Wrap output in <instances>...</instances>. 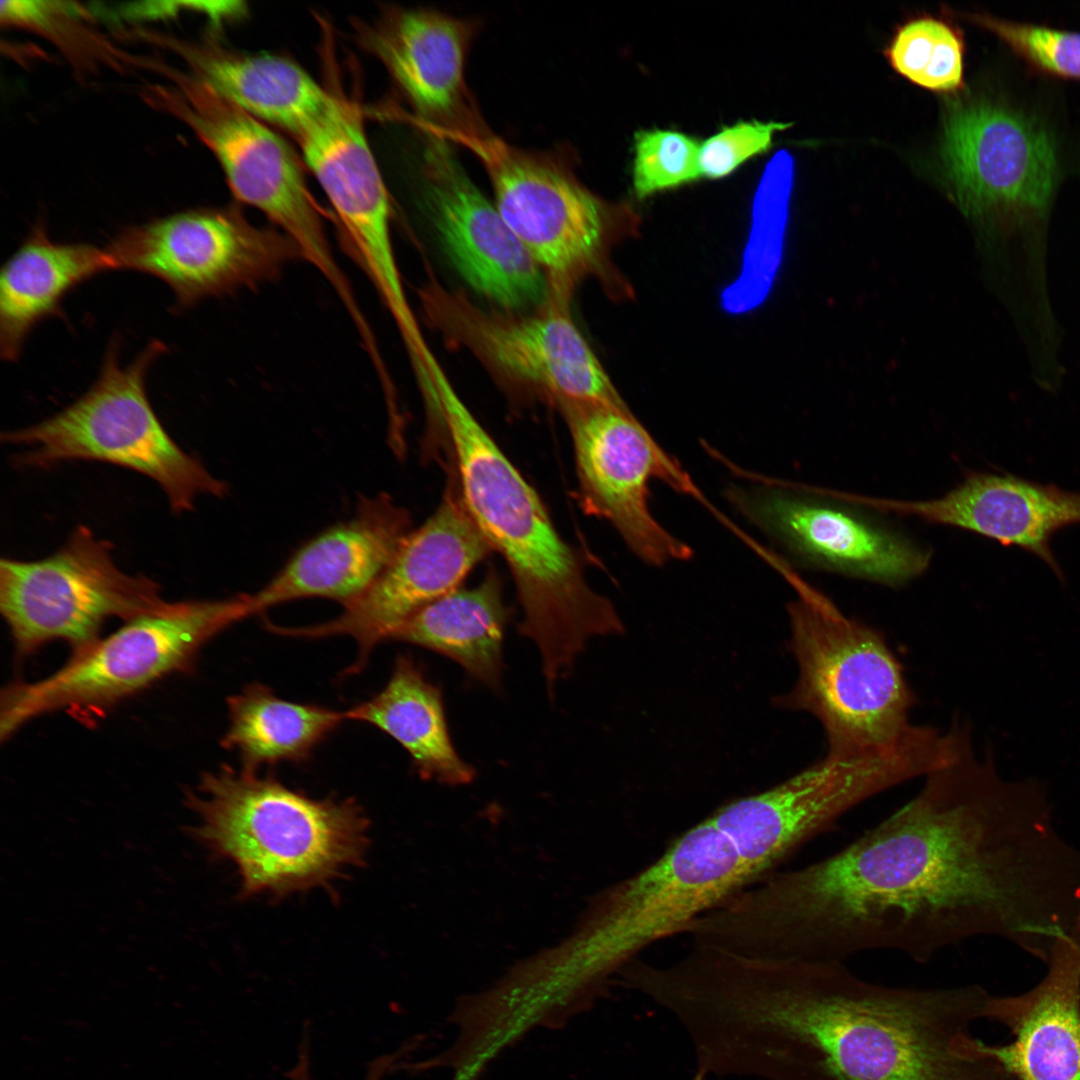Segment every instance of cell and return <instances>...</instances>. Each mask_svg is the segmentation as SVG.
<instances>
[{"instance_id":"cb8c5ba5","label":"cell","mask_w":1080,"mask_h":1080,"mask_svg":"<svg viewBox=\"0 0 1080 1080\" xmlns=\"http://www.w3.org/2000/svg\"><path fill=\"white\" fill-rule=\"evenodd\" d=\"M114 270L105 247L52 241L36 224L0 275V356L16 361L42 320L61 311L65 296L93 276Z\"/></svg>"},{"instance_id":"d6986e66","label":"cell","mask_w":1080,"mask_h":1080,"mask_svg":"<svg viewBox=\"0 0 1080 1080\" xmlns=\"http://www.w3.org/2000/svg\"><path fill=\"white\" fill-rule=\"evenodd\" d=\"M860 506L919 517L1017 546L1040 558L1064 582L1050 548L1058 530L1080 523V492L1004 473L972 472L945 495L907 501L860 495Z\"/></svg>"},{"instance_id":"ac0fdd59","label":"cell","mask_w":1080,"mask_h":1080,"mask_svg":"<svg viewBox=\"0 0 1080 1080\" xmlns=\"http://www.w3.org/2000/svg\"><path fill=\"white\" fill-rule=\"evenodd\" d=\"M424 175L421 208L460 277L506 310L543 304L549 289L544 272L466 174L448 142L431 136Z\"/></svg>"},{"instance_id":"484cf974","label":"cell","mask_w":1080,"mask_h":1080,"mask_svg":"<svg viewBox=\"0 0 1080 1080\" xmlns=\"http://www.w3.org/2000/svg\"><path fill=\"white\" fill-rule=\"evenodd\" d=\"M508 619L501 580L491 570L477 586L458 588L419 610L389 640L446 656L497 691L501 687L502 646Z\"/></svg>"},{"instance_id":"f546056e","label":"cell","mask_w":1080,"mask_h":1080,"mask_svg":"<svg viewBox=\"0 0 1080 1080\" xmlns=\"http://www.w3.org/2000/svg\"><path fill=\"white\" fill-rule=\"evenodd\" d=\"M700 143L673 130H641L634 137L632 180L638 198L700 178Z\"/></svg>"},{"instance_id":"e0dca14e","label":"cell","mask_w":1080,"mask_h":1080,"mask_svg":"<svg viewBox=\"0 0 1080 1080\" xmlns=\"http://www.w3.org/2000/svg\"><path fill=\"white\" fill-rule=\"evenodd\" d=\"M492 548L470 515L457 474H449L435 512L405 538L375 582L326 623L275 633L317 638L348 635L358 644L350 673L360 671L372 649L425 606L457 590Z\"/></svg>"},{"instance_id":"9a60e30c","label":"cell","mask_w":1080,"mask_h":1080,"mask_svg":"<svg viewBox=\"0 0 1080 1080\" xmlns=\"http://www.w3.org/2000/svg\"><path fill=\"white\" fill-rule=\"evenodd\" d=\"M729 502L799 563L887 586L923 574L931 553L858 506L811 486L766 479L730 486Z\"/></svg>"},{"instance_id":"52a82bcc","label":"cell","mask_w":1080,"mask_h":1080,"mask_svg":"<svg viewBox=\"0 0 1080 1080\" xmlns=\"http://www.w3.org/2000/svg\"><path fill=\"white\" fill-rule=\"evenodd\" d=\"M250 616L248 594L169 602L71 655L45 678L2 689L0 738L10 739L37 717L63 709H104L159 680L190 671L200 650Z\"/></svg>"},{"instance_id":"d6a6232c","label":"cell","mask_w":1080,"mask_h":1080,"mask_svg":"<svg viewBox=\"0 0 1080 1080\" xmlns=\"http://www.w3.org/2000/svg\"><path fill=\"white\" fill-rule=\"evenodd\" d=\"M402 1052L380 1056L371 1062L364 1080H382L396 1064ZM290 1080H312L309 1036L305 1032L298 1049L296 1064L287 1074Z\"/></svg>"},{"instance_id":"5bb4252c","label":"cell","mask_w":1080,"mask_h":1080,"mask_svg":"<svg viewBox=\"0 0 1080 1080\" xmlns=\"http://www.w3.org/2000/svg\"><path fill=\"white\" fill-rule=\"evenodd\" d=\"M105 249L114 270L165 282L176 310L274 280L302 258L285 234L257 227L232 208L187 210L130 226Z\"/></svg>"},{"instance_id":"7c38bea8","label":"cell","mask_w":1080,"mask_h":1080,"mask_svg":"<svg viewBox=\"0 0 1080 1080\" xmlns=\"http://www.w3.org/2000/svg\"><path fill=\"white\" fill-rule=\"evenodd\" d=\"M942 160L961 207L1016 237L1046 220L1060 177L1054 137L1031 114L987 99L955 104Z\"/></svg>"},{"instance_id":"277c9868","label":"cell","mask_w":1080,"mask_h":1080,"mask_svg":"<svg viewBox=\"0 0 1080 1080\" xmlns=\"http://www.w3.org/2000/svg\"><path fill=\"white\" fill-rule=\"evenodd\" d=\"M185 802L193 836L236 866L242 896L327 886L366 856L368 821L353 800L314 799L256 770L207 772Z\"/></svg>"},{"instance_id":"f1b7e54d","label":"cell","mask_w":1080,"mask_h":1080,"mask_svg":"<svg viewBox=\"0 0 1080 1080\" xmlns=\"http://www.w3.org/2000/svg\"><path fill=\"white\" fill-rule=\"evenodd\" d=\"M889 63L912 83L932 91H955L963 83V44L945 22L922 17L896 33L886 50Z\"/></svg>"},{"instance_id":"83f0119b","label":"cell","mask_w":1080,"mask_h":1080,"mask_svg":"<svg viewBox=\"0 0 1080 1080\" xmlns=\"http://www.w3.org/2000/svg\"><path fill=\"white\" fill-rule=\"evenodd\" d=\"M792 180L793 160L786 151H779L766 166L754 197L740 275L721 294L722 308L728 313L756 308L771 288L780 260Z\"/></svg>"},{"instance_id":"1f68e13d","label":"cell","mask_w":1080,"mask_h":1080,"mask_svg":"<svg viewBox=\"0 0 1080 1080\" xmlns=\"http://www.w3.org/2000/svg\"><path fill=\"white\" fill-rule=\"evenodd\" d=\"M790 125L752 120L721 129L700 144L701 175L709 179L729 175L749 158L768 150L774 135Z\"/></svg>"},{"instance_id":"7402d4cb","label":"cell","mask_w":1080,"mask_h":1080,"mask_svg":"<svg viewBox=\"0 0 1080 1080\" xmlns=\"http://www.w3.org/2000/svg\"><path fill=\"white\" fill-rule=\"evenodd\" d=\"M1047 964L1030 990L990 995L986 1019L1014 1038L989 1050L1018 1080H1080V929L1055 942Z\"/></svg>"},{"instance_id":"4316f807","label":"cell","mask_w":1080,"mask_h":1080,"mask_svg":"<svg viewBox=\"0 0 1080 1080\" xmlns=\"http://www.w3.org/2000/svg\"><path fill=\"white\" fill-rule=\"evenodd\" d=\"M229 725L221 745L238 753L242 767L304 762L315 748L347 720L345 711L278 697L264 684L252 683L227 700Z\"/></svg>"},{"instance_id":"ba28073f","label":"cell","mask_w":1080,"mask_h":1080,"mask_svg":"<svg viewBox=\"0 0 1080 1080\" xmlns=\"http://www.w3.org/2000/svg\"><path fill=\"white\" fill-rule=\"evenodd\" d=\"M153 64L168 80L144 87V101L186 124L215 156L236 199L275 224L329 282L346 310H355V294L287 143L191 72Z\"/></svg>"},{"instance_id":"8992f818","label":"cell","mask_w":1080,"mask_h":1080,"mask_svg":"<svg viewBox=\"0 0 1080 1080\" xmlns=\"http://www.w3.org/2000/svg\"><path fill=\"white\" fill-rule=\"evenodd\" d=\"M166 351L164 343L152 340L122 365L114 337L88 391L39 423L1 434L3 443L24 448L15 463L48 468L86 460L124 467L155 481L178 514L191 511L198 496L224 497L226 482L175 443L150 404L147 374Z\"/></svg>"},{"instance_id":"4fadbf2b","label":"cell","mask_w":1080,"mask_h":1080,"mask_svg":"<svg viewBox=\"0 0 1080 1080\" xmlns=\"http://www.w3.org/2000/svg\"><path fill=\"white\" fill-rule=\"evenodd\" d=\"M559 408L573 442L577 497L584 512L608 521L649 565L690 559V546L660 525L649 507L654 478L711 507L688 473L627 406L568 403Z\"/></svg>"},{"instance_id":"ffe728a7","label":"cell","mask_w":1080,"mask_h":1080,"mask_svg":"<svg viewBox=\"0 0 1080 1080\" xmlns=\"http://www.w3.org/2000/svg\"><path fill=\"white\" fill-rule=\"evenodd\" d=\"M476 25L438 11L395 9L363 33L419 114L424 130H466L484 123L465 82Z\"/></svg>"},{"instance_id":"9c48e42d","label":"cell","mask_w":1080,"mask_h":1080,"mask_svg":"<svg viewBox=\"0 0 1080 1080\" xmlns=\"http://www.w3.org/2000/svg\"><path fill=\"white\" fill-rule=\"evenodd\" d=\"M431 136L459 144L481 161L499 214L559 302L582 278L606 272L611 242L635 230L638 219L630 207L600 199L566 168L508 144L485 124Z\"/></svg>"},{"instance_id":"2e32d148","label":"cell","mask_w":1080,"mask_h":1080,"mask_svg":"<svg viewBox=\"0 0 1080 1080\" xmlns=\"http://www.w3.org/2000/svg\"><path fill=\"white\" fill-rule=\"evenodd\" d=\"M429 320L497 371L558 406H627L569 314L550 307L532 315L487 312L438 284L422 290Z\"/></svg>"},{"instance_id":"30bf717a","label":"cell","mask_w":1080,"mask_h":1080,"mask_svg":"<svg viewBox=\"0 0 1080 1080\" xmlns=\"http://www.w3.org/2000/svg\"><path fill=\"white\" fill-rule=\"evenodd\" d=\"M169 602L152 578L122 571L112 545L83 525L45 558L0 561V611L19 656L56 640L71 655L81 653L101 638L108 620L126 622Z\"/></svg>"},{"instance_id":"603a6c76","label":"cell","mask_w":1080,"mask_h":1080,"mask_svg":"<svg viewBox=\"0 0 1080 1080\" xmlns=\"http://www.w3.org/2000/svg\"><path fill=\"white\" fill-rule=\"evenodd\" d=\"M157 38L184 58L193 75L225 99L296 138L330 108L336 97L301 66L278 55Z\"/></svg>"},{"instance_id":"44dd1931","label":"cell","mask_w":1080,"mask_h":1080,"mask_svg":"<svg viewBox=\"0 0 1080 1080\" xmlns=\"http://www.w3.org/2000/svg\"><path fill=\"white\" fill-rule=\"evenodd\" d=\"M411 531L409 512L391 496L361 497L348 519L305 542L266 585L248 594L250 615L302 598L350 603L382 574Z\"/></svg>"},{"instance_id":"4dcf8cb0","label":"cell","mask_w":1080,"mask_h":1080,"mask_svg":"<svg viewBox=\"0 0 1080 1080\" xmlns=\"http://www.w3.org/2000/svg\"><path fill=\"white\" fill-rule=\"evenodd\" d=\"M969 19L997 35L1033 68L1080 78V33L1004 20L988 14H972Z\"/></svg>"},{"instance_id":"7a4b0ae2","label":"cell","mask_w":1080,"mask_h":1080,"mask_svg":"<svg viewBox=\"0 0 1080 1080\" xmlns=\"http://www.w3.org/2000/svg\"><path fill=\"white\" fill-rule=\"evenodd\" d=\"M990 995L712 949L690 974L681 1019L694 1080H1018L971 1031Z\"/></svg>"},{"instance_id":"d4e9b609","label":"cell","mask_w":1080,"mask_h":1080,"mask_svg":"<svg viewBox=\"0 0 1080 1080\" xmlns=\"http://www.w3.org/2000/svg\"><path fill=\"white\" fill-rule=\"evenodd\" d=\"M345 714L347 720L371 724L395 739L424 779L457 785L474 777L473 767L451 741L440 689L409 655L397 657L380 692Z\"/></svg>"},{"instance_id":"5b68a950","label":"cell","mask_w":1080,"mask_h":1080,"mask_svg":"<svg viewBox=\"0 0 1080 1080\" xmlns=\"http://www.w3.org/2000/svg\"><path fill=\"white\" fill-rule=\"evenodd\" d=\"M776 570L797 595L787 612L798 674L775 706L814 716L832 756H881L903 748L919 729L909 722L914 694L885 639L843 614L785 562Z\"/></svg>"},{"instance_id":"8fae6325","label":"cell","mask_w":1080,"mask_h":1080,"mask_svg":"<svg viewBox=\"0 0 1080 1080\" xmlns=\"http://www.w3.org/2000/svg\"><path fill=\"white\" fill-rule=\"evenodd\" d=\"M940 753L920 736L881 756L826 754L762 792L735 799L708 817L759 880L803 844L832 829L847 811L937 767Z\"/></svg>"},{"instance_id":"6da1fadb","label":"cell","mask_w":1080,"mask_h":1080,"mask_svg":"<svg viewBox=\"0 0 1080 1080\" xmlns=\"http://www.w3.org/2000/svg\"><path fill=\"white\" fill-rule=\"evenodd\" d=\"M904 806L838 852L734 895L736 953L845 962L893 950L918 963L996 936L1047 963L1080 928V850L1057 830L1047 785L1003 778L971 739Z\"/></svg>"},{"instance_id":"3957f363","label":"cell","mask_w":1080,"mask_h":1080,"mask_svg":"<svg viewBox=\"0 0 1080 1080\" xmlns=\"http://www.w3.org/2000/svg\"><path fill=\"white\" fill-rule=\"evenodd\" d=\"M440 413L465 505L506 561L549 693L588 641L625 632L613 603L585 577V559L558 533L535 490L478 422L447 378L435 375Z\"/></svg>"}]
</instances>
